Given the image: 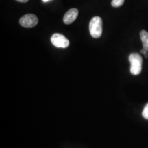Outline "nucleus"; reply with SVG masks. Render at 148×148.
<instances>
[{
    "label": "nucleus",
    "mask_w": 148,
    "mask_h": 148,
    "mask_svg": "<svg viewBox=\"0 0 148 148\" xmlns=\"http://www.w3.org/2000/svg\"><path fill=\"white\" fill-rule=\"evenodd\" d=\"M129 61L131 63V73L134 75L140 74L143 64V59L141 56L138 53H132L129 56Z\"/></svg>",
    "instance_id": "f257e3e1"
},
{
    "label": "nucleus",
    "mask_w": 148,
    "mask_h": 148,
    "mask_svg": "<svg viewBox=\"0 0 148 148\" xmlns=\"http://www.w3.org/2000/svg\"><path fill=\"white\" fill-rule=\"evenodd\" d=\"M102 20L101 17H93L90 22L89 29L91 36L94 38H99L102 34Z\"/></svg>",
    "instance_id": "f03ea898"
},
{
    "label": "nucleus",
    "mask_w": 148,
    "mask_h": 148,
    "mask_svg": "<svg viewBox=\"0 0 148 148\" xmlns=\"http://www.w3.org/2000/svg\"><path fill=\"white\" fill-rule=\"evenodd\" d=\"M38 22L37 16L32 14H27L23 16L19 20L20 24L25 28L35 27Z\"/></svg>",
    "instance_id": "7ed1b4c3"
},
{
    "label": "nucleus",
    "mask_w": 148,
    "mask_h": 148,
    "mask_svg": "<svg viewBox=\"0 0 148 148\" xmlns=\"http://www.w3.org/2000/svg\"><path fill=\"white\" fill-rule=\"evenodd\" d=\"M51 40L52 43L56 47L66 48L69 46V40L62 34H53Z\"/></svg>",
    "instance_id": "20e7f679"
},
{
    "label": "nucleus",
    "mask_w": 148,
    "mask_h": 148,
    "mask_svg": "<svg viewBox=\"0 0 148 148\" xmlns=\"http://www.w3.org/2000/svg\"><path fill=\"white\" fill-rule=\"evenodd\" d=\"M79 14V11L76 8H71L69 10L64 16V23L69 25L73 23L77 18Z\"/></svg>",
    "instance_id": "39448f33"
},
{
    "label": "nucleus",
    "mask_w": 148,
    "mask_h": 148,
    "mask_svg": "<svg viewBox=\"0 0 148 148\" xmlns=\"http://www.w3.org/2000/svg\"><path fill=\"white\" fill-rule=\"evenodd\" d=\"M140 37L143 43V48L148 51V32L142 30L140 32Z\"/></svg>",
    "instance_id": "423d86ee"
},
{
    "label": "nucleus",
    "mask_w": 148,
    "mask_h": 148,
    "mask_svg": "<svg viewBox=\"0 0 148 148\" xmlns=\"http://www.w3.org/2000/svg\"><path fill=\"white\" fill-rule=\"evenodd\" d=\"M125 0H112L111 5L114 7H119L123 5Z\"/></svg>",
    "instance_id": "0eeeda50"
},
{
    "label": "nucleus",
    "mask_w": 148,
    "mask_h": 148,
    "mask_svg": "<svg viewBox=\"0 0 148 148\" xmlns=\"http://www.w3.org/2000/svg\"><path fill=\"white\" fill-rule=\"evenodd\" d=\"M142 115L144 118L148 120V103L146 106H145V107L143 109Z\"/></svg>",
    "instance_id": "6e6552de"
},
{
    "label": "nucleus",
    "mask_w": 148,
    "mask_h": 148,
    "mask_svg": "<svg viewBox=\"0 0 148 148\" xmlns=\"http://www.w3.org/2000/svg\"><path fill=\"white\" fill-rule=\"evenodd\" d=\"M148 52V51H147L145 49H144V48H143V49H142L141 50H140V53H142V54H145V53H147Z\"/></svg>",
    "instance_id": "1a4fd4ad"
},
{
    "label": "nucleus",
    "mask_w": 148,
    "mask_h": 148,
    "mask_svg": "<svg viewBox=\"0 0 148 148\" xmlns=\"http://www.w3.org/2000/svg\"><path fill=\"white\" fill-rule=\"evenodd\" d=\"M20 2H23V3H25V2H27L29 0H16Z\"/></svg>",
    "instance_id": "9d476101"
},
{
    "label": "nucleus",
    "mask_w": 148,
    "mask_h": 148,
    "mask_svg": "<svg viewBox=\"0 0 148 148\" xmlns=\"http://www.w3.org/2000/svg\"><path fill=\"white\" fill-rule=\"evenodd\" d=\"M144 56H145V57L146 58H148V51L144 54Z\"/></svg>",
    "instance_id": "9b49d317"
},
{
    "label": "nucleus",
    "mask_w": 148,
    "mask_h": 148,
    "mask_svg": "<svg viewBox=\"0 0 148 148\" xmlns=\"http://www.w3.org/2000/svg\"><path fill=\"white\" fill-rule=\"evenodd\" d=\"M43 2H47L48 1H49V0H42Z\"/></svg>",
    "instance_id": "f8f14e48"
}]
</instances>
